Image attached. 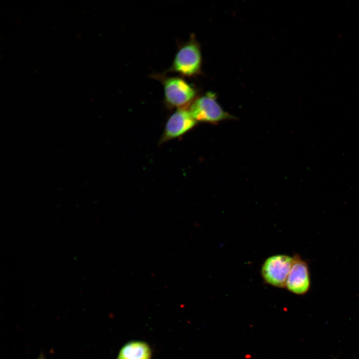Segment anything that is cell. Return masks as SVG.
<instances>
[{
  "instance_id": "1",
  "label": "cell",
  "mask_w": 359,
  "mask_h": 359,
  "mask_svg": "<svg viewBox=\"0 0 359 359\" xmlns=\"http://www.w3.org/2000/svg\"><path fill=\"white\" fill-rule=\"evenodd\" d=\"M201 65L199 45L191 36L180 46L169 70L184 77H192L199 73Z\"/></svg>"
},
{
  "instance_id": "3",
  "label": "cell",
  "mask_w": 359,
  "mask_h": 359,
  "mask_svg": "<svg viewBox=\"0 0 359 359\" xmlns=\"http://www.w3.org/2000/svg\"><path fill=\"white\" fill-rule=\"evenodd\" d=\"M293 258L285 254L269 256L265 260L261 268L264 282L274 287L286 288Z\"/></svg>"
},
{
  "instance_id": "8",
  "label": "cell",
  "mask_w": 359,
  "mask_h": 359,
  "mask_svg": "<svg viewBox=\"0 0 359 359\" xmlns=\"http://www.w3.org/2000/svg\"><path fill=\"white\" fill-rule=\"evenodd\" d=\"M45 359L43 358L42 357H39V358H38V359Z\"/></svg>"
},
{
  "instance_id": "7",
  "label": "cell",
  "mask_w": 359,
  "mask_h": 359,
  "mask_svg": "<svg viewBox=\"0 0 359 359\" xmlns=\"http://www.w3.org/2000/svg\"><path fill=\"white\" fill-rule=\"evenodd\" d=\"M151 351L149 346L141 341H132L124 346L117 359H150Z\"/></svg>"
},
{
  "instance_id": "6",
  "label": "cell",
  "mask_w": 359,
  "mask_h": 359,
  "mask_svg": "<svg viewBox=\"0 0 359 359\" xmlns=\"http://www.w3.org/2000/svg\"><path fill=\"white\" fill-rule=\"evenodd\" d=\"M196 123L187 108L178 109L166 123L161 143L184 135L193 128Z\"/></svg>"
},
{
  "instance_id": "2",
  "label": "cell",
  "mask_w": 359,
  "mask_h": 359,
  "mask_svg": "<svg viewBox=\"0 0 359 359\" xmlns=\"http://www.w3.org/2000/svg\"><path fill=\"white\" fill-rule=\"evenodd\" d=\"M165 101L168 106L186 108L194 101L196 92L194 87L180 77H162Z\"/></svg>"
},
{
  "instance_id": "5",
  "label": "cell",
  "mask_w": 359,
  "mask_h": 359,
  "mask_svg": "<svg viewBox=\"0 0 359 359\" xmlns=\"http://www.w3.org/2000/svg\"><path fill=\"white\" fill-rule=\"evenodd\" d=\"M293 258L286 288L294 294L302 295L308 292L311 286L308 265L299 255H295Z\"/></svg>"
},
{
  "instance_id": "4",
  "label": "cell",
  "mask_w": 359,
  "mask_h": 359,
  "mask_svg": "<svg viewBox=\"0 0 359 359\" xmlns=\"http://www.w3.org/2000/svg\"><path fill=\"white\" fill-rule=\"evenodd\" d=\"M188 110L196 122L214 123L229 117L217 103L215 95L211 92L194 99Z\"/></svg>"
}]
</instances>
